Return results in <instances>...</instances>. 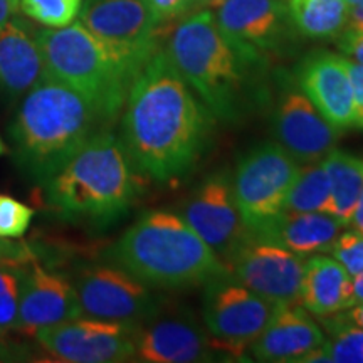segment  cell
Returning a JSON list of instances; mask_svg holds the SVG:
<instances>
[{"mask_svg":"<svg viewBox=\"0 0 363 363\" xmlns=\"http://www.w3.org/2000/svg\"><path fill=\"white\" fill-rule=\"evenodd\" d=\"M108 261L150 288L206 284L229 272L184 217L147 212L106 252Z\"/></svg>","mask_w":363,"mask_h":363,"instance_id":"277c9868","label":"cell"},{"mask_svg":"<svg viewBox=\"0 0 363 363\" xmlns=\"http://www.w3.org/2000/svg\"><path fill=\"white\" fill-rule=\"evenodd\" d=\"M180 216L229 269L230 261L251 238L225 174H212L189 195Z\"/></svg>","mask_w":363,"mask_h":363,"instance_id":"7c38bea8","label":"cell"},{"mask_svg":"<svg viewBox=\"0 0 363 363\" xmlns=\"http://www.w3.org/2000/svg\"><path fill=\"white\" fill-rule=\"evenodd\" d=\"M13 2H16V4H17V6H19V0H13Z\"/></svg>","mask_w":363,"mask_h":363,"instance_id":"ee69618b","label":"cell"},{"mask_svg":"<svg viewBox=\"0 0 363 363\" xmlns=\"http://www.w3.org/2000/svg\"><path fill=\"white\" fill-rule=\"evenodd\" d=\"M26 262L0 259V335L16 328Z\"/></svg>","mask_w":363,"mask_h":363,"instance_id":"4316f807","label":"cell"},{"mask_svg":"<svg viewBox=\"0 0 363 363\" xmlns=\"http://www.w3.org/2000/svg\"><path fill=\"white\" fill-rule=\"evenodd\" d=\"M0 259L30 261L35 259L34 251L24 242H17L16 239L0 238Z\"/></svg>","mask_w":363,"mask_h":363,"instance_id":"836d02e7","label":"cell"},{"mask_svg":"<svg viewBox=\"0 0 363 363\" xmlns=\"http://www.w3.org/2000/svg\"><path fill=\"white\" fill-rule=\"evenodd\" d=\"M83 316L72 281L59 272L45 269L35 259L26 262L22 279L19 316L16 331L34 335Z\"/></svg>","mask_w":363,"mask_h":363,"instance_id":"9a60e30c","label":"cell"},{"mask_svg":"<svg viewBox=\"0 0 363 363\" xmlns=\"http://www.w3.org/2000/svg\"><path fill=\"white\" fill-rule=\"evenodd\" d=\"M299 86L335 128L357 126L352 84L342 57L337 54L318 52L308 57L299 69Z\"/></svg>","mask_w":363,"mask_h":363,"instance_id":"ac0fdd59","label":"cell"},{"mask_svg":"<svg viewBox=\"0 0 363 363\" xmlns=\"http://www.w3.org/2000/svg\"><path fill=\"white\" fill-rule=\"evenodd\" d=\"M288 12L301 34L313 39L335 38L347 27V0H288Z\"/></svg>","mask_w":363,"mask_h":363,"instance_id":"cb8c5ba5","label":"cell"},{"mask_svg":"<svg viewBox=\"0 0 363 363\" xmlns=\"http://www.w3.org/2000/svg\"><path fill=\"white\" fill-rule=\"evenodd\" d=\"M211 338L189 316H152L140 323L135 358L148 363L212 360Z\"/></svg>","mask_w":363,"mask_h":363,"instance_id":"e0dca14e","label":"cell"},{"mask_svg":"<svg viewBox=\"0 0 363 363\" xmlns=\"http://www.w3.org/2000/svg\"><path fill=\"white\" fill-rule=\"evenodd\" d=\"M49 208L62 219L96 227L121 219L135 197L133 167L111 131L89 136L43 184Z\"/></svg>","mask_w":363,"mask_h":363,"instance_id":"3957f363","label":"cell"},{"mask_svg":"<svg viewBox=\"0 0 363 363\" xmlns=\"http://www.w3.org/2000/svg\"><path fill=\"white\" fill-rule=\"evenodd\" d=\"M45 76L88 99L110 123L125 106L138 71L81 22L35 33Z\"/></svg>","mask_w":363,"mask_h":363,"instance_id":"5b68a950","label":"cell"},{"mask_svg":"<svg viewBox=\"0 0 363 363\" xmlns=\"http://www.w3.org/2000/svg\"><path fill=\"white\" fill-rule=\"evenodd\" d=\"M330 252L350 276L363 272V230L355 229L340 234Z\"/></svg>","mask_w":363,"mask_h":363,"instance_id":"f546056e","label":"cell"},{"mask_svg":"<svg viewBox=\"0 0 363 363\" xmlns=\"http://www.w3.org/2000/svg\"><path fill=\"white\" fill-rule=\"evenodd\" d=\"M338 219L328 212L281 211L251 235L256 239L279 244L298 256L330 251L342 230Z\"/></svg>","mask_w":363,"mask_h":363,"instance_id":"44dd1931","label":"cell"},{"mask_svg":"<svg viewBox=\"0 0 363 363\" xmlns=\"http://www.w3.org/2000/svg\"><path fill=\"white\" fill-rule=\"evenodd\" d=\"M323 165L330 180L328 214L350 225L363 187V158L333 148L323 157Z\"/></svg>","mask_w":363,"mask_h":363,"instance_id":"603a6c76","label":"cell"},{"mask_svg":"<svg viewBox=\"0 0 363 363\" xmlns=\"http://www.w3.org/2000/svg\"><path fill=\"white\" fill-rule=\"evenodd\" d=\"M163 51L212 115L229 123L242 116L244 62L222 35L214 13L201 11L182 21Z\"/></svg>","mask_w":363,"mask_h":363,"instance_id":"8992f818","label":"cell"},{"mask_svg":"<svg viewBox=\"0 0 363 363\" xmlns=\"http://www.w3.org/2000/svg\"><path fill=\"white\" fill-rule=\"evenodd\" d=\"M348 6H358V4H363V0H347Z\"/></svg>","mask_w":363,"mask_h":363,"instance_id":"60d3db41","label":"cell"},{"mask_svg":"<svg viewBox=\"0 0 363 363\" xmlns=\"http://www.w3.org/2000/svg\"><path fill=\"white\" fill-rule=\"evenodd\" d=\"M358 128H363V116H362V120L358 121Z\"/></svg>","mask_w":363,"mask_h":363,"instance_id":"7bdbcfd3","label":"cell"},{"mask_svg":"<svg viewBox=\"0 0 363 363\" xmlns=\"http://www.w3.org/2000/svg\"><path fill=\"white\" fill-rule=\"evenodd\" d=\"M350 224L355 225L357 229H362V227H363V187H362L360 197H358L355 212H353V217H352Z\"/></svg>","mask_w":363,"mask_h":363,"instance_id":"f35d334b","label":"cell"},{"mask_svg":"<svg viewBox=\"0 0 363 363\" xmlns=\"http://www.w3.org/2000/svg\"><path fill=\"white\" fill-rule=\"evenodd\" d=\"M283 0H224L217 6L216 22L240 61H259L261 52L278 43L288 17Z\"/></svg>","mask_w":363,"mask_h":363,"instance_id":"5bb4252c","label":"cell"},{"mask_svg":"<svg viewBox=\"0 0 363 363\" xmlns=\"http://www.w3.org/2000/svg\"><path fill=\"white\" fill-rule=\"evenodd\" d=\"M272 130L276 142L299 165L321 160L335 148L342 131L316 110L303 91H289L281 99L272 120Z\"/></svg>","mask_w":363,"mask_h":363,"instance_id":"2e32d148","label":"cell"},{"mask_svg":"<svg viewBox=\"0 0 363 363\" xmlns=\"http://www.w3.org/2000/svg\"><path fill=\"white\" fill-rule=\"evenodd\" d=\"M338 48L342 49L348 57H352L353 61L363 65V30L347 27V29L342 30V35H340Z\"/></svg>","mask_w":363,"mask_h":363,"instance_id":"d6a6232c","label":"cell"},{"mask_svg":"<svg viewBox=\"0 0 363 363\" xmlns=\"http://www.w3.org/2000/svg\"><path fill=\"white\" fill-rule=\"evenodd\" d=\"M335 316H318L321 328H326L330 338L321 345L326 362L335 363H363V330L353 325L345 313H333Z\"/></svg>","mask_w":363,"mask_h":363,"instance_id":"484cf974","label":"cell"},{"mask_svg":"<svg viewBox=\"0 0 363 363\" xmlns=\"http://www.w3.org/2000/svg\"><path fill=\"white\" fill-rule=\"evenodd\" d=\"M84 0H19V9L48 27H66L79 16Z\"/></svg>","mask_w":363,"mask_h":363,"instance_id":"83f0119b","label":"cell"},{"mask_svg":"<svg viewBox=\"0 0 363 363\" xmlns=\"http://www.w3.org/2000/svg\"><path fill=\"white\" fill-rule=\"evenodd\" d=\"M45 76L43 54L21 19H9L0 27V101H16Z\"/></svg>","mask_w":363,"mask_h":363,"instance_id":"ffe728a7","label":"cell"},{"mask_svg":"<svg viewBox=\"0 0 363 363\" xmlns=\"http://www.w3.org/2000/svg\"><path fill=\"white\" fill-rule=\"evenodd\" d=\"M342 62L347 69L348 79H350L352 91H353V101H355V111H357V126L358 121L363 116V65L352 59L342 57Z\"/></svg>","mask_w":363,"mask_h":363,"instance_id":"1f68e13d","label":"cell"},{"mask_svg":"<svg viewBox=\"0 0 363 363\" xmlns=\"http://www.w3.org/2000/svg\"><path fill=\"white\" fill-rule=\"evenodd\" d=\"M17 4L13 0H0V27L11 19V17L17 11Z\"/></svg>","mask_w":363,"mask_h":363,"instance_id":"d590c367","label":"cell"},{"mask_svg":"<svg viewBox=\"0 0 363 363\" xmlns=\"http://www.w3.org/2000/svg\"><path fill=\"white\" fill-rule=\"evenodd\" d=\"M347 27H350V29H357V30H363V4L350 7Z\"/></svg>","mask_w":363,"mask_h":363,"instance_id":"e575fe53","label":"cell"},{"mask_svg":"<svg viewBox=\"0 0 363 363\" xmlns=\"http://www.w3.org/2000/svg\"><path fill=\"white\" fill-rule=\"evenodd\" d=\"M345 316L352 321L353 325H357L358 328L363 330V303H358V305H353L350 311L345 313Z\"/></svg>","mask_w":363,"mask_h":363,"instance_id":"74e56055","label":"cell"},{"mask_svg":"<svg viewBox=\"0 0 363 363\" xmlns=\"http://www.w3.org/2000/svg\"><path fill=\"white\" fill-rule=\"evenodd\" d=\"M330 180L323 165V158L303 163L299 167L283 211L289 212H328Z\"/></svg>","mask_w":363,"mask_h":363,"instance_id":"d4e9b609","label":"cell"},{"mask_svg":"<svg viewBox=\"0 0 363 363\" xmlns=\"http://www.w3.org/2000/svg\"><path fill=\"white\" fill-rule=\"evenodd\" d=\"M281 308L251 291L230 272L206 283L203 320L208 335L227 353L251 348Z\"/></svg>","mask_w":363,"mask_h":363,"instance_id":"52a82bcc","label":"cell"},{"mask_svg":"<svg viewBox=\"0 0 363 363\" xmlns=\"http://www.w3.org/2000/svg\"><path fill=\"white\" fill-rule=\"evenodd\" d=\"M222 2H224V0H197V4H203V6H211V7H217Z\"/></svg>","mask_w":363,"mask_h":363,"instance_id":"ab89813d","label":"cell"},{"mask_svg":"<svg viewBox=\"0 0 363 363\" xmlns=\"http://www.w3.org/2000/svg\"><path fill=\"white\" fill-rule=\"evenodd\" d=\"M103 125L104 118L83 94L44 76L27 91L9 128L13 158L43 185Z\"/></svg>","mask_w":363,"mask_h":363,"instance_id":"7a4b0ae2","label":"cell"},{"mask_svg":"<svg viewBox=\"0 0 363 363\" xmlns=\"http://www.w3.org/2000/svg\"><path fill=\"white\" fill-rule=\"evenodd\" d=\"M140 323L79 316L38 331L40 347L61 362L113 363L135 358Z\"/></svg>","mask_w":363,"mask_h":363,"instance_id":"30bf717a","label":"cell"},{"mask_svg":"<svg viewBox=\"0 0 363 363\" xmlns=\"http://www.w3.org/2000/svg\"><path fill=\"white\" fill-rule=\"evenodd\" d=\"M360 230H363V227H362V229H360Z\"/></svg>","mask_w":363,"mask_h":363,"instance_id":"f6af8a7d","label":"cell"},{"mask_svg":"<svg viewBox=\"0 0 363 363\" xmlns=\"http://www.w3.org/2000/svg\"><path fill=\"white\" fill-rule=\"evenodd\" d=\"M83 316L125 323H145L158 313L150 286L115 264L83 267L72 278Z\"/></svg>","mask_w":363,"mask_h":363,"instance_id":"9c48e42d","label":"cell"},{"mask_svg":"<svg viewBox=\"0 0 363 363\" xmlns=\"http://www.w3.org/2000/svg\"><path fill=\"white\" fill-rule=\"evenodd\" d=\"M229 272L251 291L279 306L301 301L305 261L279 244L249 238L235 252Z\"/></svg>","mask_w":363,"mask_h":363,"instance_id":"4fadbf2b","label":"cell"},{"mask_svg":"<svg viewBox=\"0 0 363 363\" xmlns=\"http://www.w3.org/2000/svg\"><path fill=\"white\" fill-rule=\"evenodd\" d=\"M33 216V208L0 194V238L21 239L29 229Z\"/></svg>","mask_w":363,"mask_h":363,"instance_id":"f1b7e54d","label":"cell"},{"mask_svg":"<svg viewBox=\"0 0 363 363\" xmlns=\"http://www.w3.org/2000/svg\"><path fill=\"white\" fill-rule=\"evenodd\" d=\"M301 303L316 316L348 310L353 306L352 276L335 257L313 256L305 262Z\"/></svg>","mask_w":363,"mask_h":363,"instance_id":"7402d4cb","label":"cell"},{"mask_svg":"<svg viewBox=\"0 0 363 363\" xmlns=\"http://www.w3.org/2000/svg\"><path fill=\"white\" fill-rule=\"evenodd\" d=\"M325 338L323 328L303 308L283 306L254 340L251 352L259 362H303Z\"/></svg>","mask_w":363,"mask_h":363,"instance_id":"d6986e66","label":"cell"},{"mask_svg":"<svg viewBox=\"0 0 363 363\" xmlns=\"http://www.w3.org/2000/svg\"><path fill=\"white\" fill-rule=\"evenodd\" d=\"M158 26L187 13L197 0H145Z\"/></svg>","mask_w":363,"mask_h":363,"instance_id":"4dcf8cb0","label":"cell"},{"mask_svg":"<svg viewBox=\"0 0 363 363\" xmlns=\"http://www.w3.org/2000/svg\"><path fill=\"white\" fill-rule=\"evenodd\" d=\"M4 153H6V145H4V142H2V138H0V157L4 155Z\"/></svg>","mask_w":363,"mask_h":363,"instance_id":"b9f144b4","label":"cell"},{"mask_svg":"<svg viewBox=\"0 0 363 363\" xmlns=\"http://www.w3.org/2000/svg\"><path fill=\"white\" fill-rule=\"evenodd\" d=\"M352 289H353V305L363 303V272L362 274L352 276Z\"/></svg>","mask_w":363,"mask_h":363,"instance_id":"8d00e7d4","label":"cell"},{"mask_svg":"<svg viewBox=\"0 0 363 363\" xmlns=\"http://www.w3.org/2000/svg\"><path fill=\"white\" fill-rule=\"evenodd\" d=\"M299 163L278 142L259 145L235 169L233 194L249 233L284 208Z\"/></svg>","mask_w":363,"mask_h":363,"instance_id":"ba28073f","label":"cell"},{"mask_svg":"<svg viewBox=\"0 0 363 363\" xmlns=\"http://www.w3.org/2000/svg\"><path fill=\"white\" fill-rule=\"evenodd\" d=\"M78 17L138 72L158 51V24L145 0H84Z\"/></svg>","mask_w":363,"mask_h":363,"instance_id":"8fae6325","label":"cell"},{"mask_svg":"<svg viewBox=\"0 0 363 363\" xmlns=\"http://www.w3.org/2000/svg\"><path fill=\"white\" fill-rule=\"evenodd\" d=\"M125 106L121 145L136 172L170 182L194 169L206 148L211 111L163 49L138 72Z\"/></svg>","mask_w":363,"mask_h":363,"instance_id":"6da1fadb","label":"cell"}]
</instances>
